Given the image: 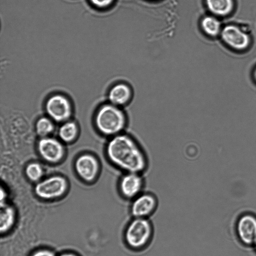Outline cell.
<instances>
[{
  "instance_id": "cell-1",
  "label": "cell",
  "mask_w": 256,
  "mask_h": 256,
  "mask_svg": "<svg viewBox=\"0 0 256 256\" xmlns=\"http://www.w3.org/2000/svg\"><path fill=\"white\" fill-rule=\"evenodd\" d=\"M106 153L110 162L122 173L144 174L148 169L146 152L138 140L126 132L110 138Z\"/></svg>"
},
{
  "instance_id": "cell-2",
  "label": "cell",
  "mask_w": 256,
  "mask_h": 256,
  "mask_svg": "<svg viewBox=\"0 0 256 256\" xmlns=\"http://www.w3.org/2000/svg\"><path fill=\"white\" fill-rule=\"evenodd\" d=\"M154 228L150 218L132 217L123 231L125 246L133 252H140L152 243Z\"/></svg>"
},
{
  "instance_id": "cell-3",
  "label": "cell",
  "mask_w": 256,
  "mask_h": 256,
  "mask_svg": "<svg viewBox=\"0 0 256 256\" xmlns=\"http://www.w3.org/2000/svg\"><path fill=\"white\" fill-rule=\"evenodd\" d=\"M96 122L99 130L110 138L126 132L129 122L128 114L124 108L110 102L98 110Z\"/></svg>"
},
{
  "instance_id": "cell-4",
  "label": "cell",
  "mask_w": 256,
  "mask_h": 256,
  "mask_svg": "<svg viewBox=\"0 0 256 256\" xmlns=\"http://www.w3.org/2000/svg\"><path fill=\"white\" fill-rule=\"evenodd\" d=\"M146 184L144 174L137 172L122 173L118 182V190L121 198L130 202L144 191Z\"/></svg>"
},
{
  "instance_id": "cell-5",
  "label": "cell",
  "mask_w": 256,
  "mask_h": 256,
  "mask_svg": "<svg viewBox=\"0 0 256 256\" xmlns=\"http://www.w3.org/2000/svg\"><path fill=\"white\" fill-rule=\"evenodd\" d=\"M130 202L129 211L133 218H150L158 206L156 196L151 192L145 190Z\"/></svg>"
},
{
  "instance_id": "cell-6",
  "label": "cell",
  "mask_w": 256,
  "mask_h": 256,
  "mask_svg": "<svg viewBox=\"0 0 256 256\" xmlns=\"http://www.w3.org/2000/svg\"><path fill=\"white\" fill-rule=\"evenodd\" d=\"M67 188V182L63 177L56 176L38 183L34 188L36 194L40 198L51 199L62 195Z\"/></svg>"
},
{
  "instance_id": "cell-7",
  "label": "cell",
  "mask_w": 256,
  "mask_h": 256,
  "mask_svg": "<svg viewBox=\"0 0 256 256\" xmlns=\"http://www.w3.org/2000/svg\"><path fill=\"white\" fill-rule=\"evenodd\" d=\"M46 108L49 116L58 122L68 120L72 113L71 104L68 100L64 95H52L47 100Z\"/></svg>"
},
{
  "instance_id": "cell-8",
  "label": "cell",
  "mask_w": 256,
  "mask_h": 256,
  "mask_svg": "<svg viewBox=\"0 0 256 256\" xmlns=\"http://www.w3.org/2000/svg\"><path fill=\"white\" fill-rule=\"evenodd\" d=\"M38 147L42 158L50 162H58L64 156L62 145L54 138L43 137L39 140Z\"/></svg>"
},
{
  "instance_id": "cell-9",
  "label": "cell",
  "mask_w": 256,
  "mask_h": 256,
  "mask_svg": "<svg viewBox=\"0 0 256 256\" xmlns=\"http://www.w3.org/2000/svg\"><path fill=\"white\" fill-rule=\"evenodd\" d=\"M75 166L78 174L88 182L94 179L98 170V164L96 159L88 154L79 156L76 160Z\"/></svg>"
},
{
  "instance_id": "cell-10",
  "label": "cell",
  "mask_w": 256,
  "mask_h": 256,
  "mask_svg": "<svg viewBox=\"0 0 256 256\" xmlns=\"http://www.w3.org/2000/svg\"><path fill=\"white\" fill-rule=\"evenodd\" d=\"M221 36L224 42L236 49H244L249 44L248 34L234 26H226L222 31Z\"/></svg>"
},
{
  "instance_id": "cell-11",
  "label": "cell",
  "mask_w": 256,
  "mask_h": 256,
  "mask_svg": "<svg viewBox=\"0 0 256 256\" xmlns=\"http://www.w3.org/2000/svg\"><path fill=\"white\" fill-rule=\"evenodd\" d=\"M132 98V92L130 88L124 83L114 86L108 93L110 103L122 108L130 104Z\"/></svg>"
},
{
  "instance_id": "cell-12",
  "label": "cell",
  "mask_w": 256,
  "mask_h": 256,
  "mask_svg": "<svg viewBox=\"0 0 256 256\" xmlns=\"http://www.w3.org/2000/svg\"><path fill=\"white\" fill-rule=\"evenodd\" d=\"M238 232L244 243L256 242V218L250 215L242 216L238 224Z\"/></svg>"
},
{
  "instance_id": "cell-13",
  "label": "cell",
  "mask_w": 256,
  "mask_h": 256,
  "mask_svg": "<svg viewBox=\"0 0 256 256\" xmlns=\"http://www.w3.org/2000/svg\"><path fill=\"white\" fill-rule=\"evenodd\" d=\"M208 10L217 15H226L229 14L233 8L232 0H206Z\"/></svg>"
},
{
  "instance_id": "cell-14",
  "label": "cell",
  "mask_w": 256,
  "mask_h": 256,
  "mask_svg": "<svg viewBox=\"0 0 256 256\" xmlns=\"http://www.w3.org/2000/svg\"><path fill=\"white\" fill-rule=\"evenodd\" d=\"M14 210L10 206L4 204L1 206L0 227L1 232H5L8 230L14 224Z\"/></svg>"
},
{
  "instance_id": "cell-15",
  "label": "cell",
  "mask_w": 256,
  "mask_h": 256,
  "mask_svg": "<svg viewBox=\"0 0 256 256\" xmlns=\"http://www.w3.org/2000/svg\"><path fill=\"white\" fill-rule=\"evenodd\" d=\"M200 24L204 33L210 36H216L220 31V22L212 16L204 17L201 20Z\"/></svg>"
},
{
  "instance_id": "cell-16",
  "label": "cell",
  "mask_w": 256,
  "mask_h": 256,
  "mask_svg": "<svg viewBox=\"0 0 256 256\" xmlns=\"http://www.w3.org/2000/svg\"><path fill=\"white\" fill-rule=\"evenodd\" d=\"M76 126L74 122H69L64 124L60 128L58 135L64 142H70L76 136Z\"/></svg>"
},
{
  "instance_id": "cell-17",
  "label": "cell",
  "mask_w": 256,
  "mask_h": 256,
  "mask_svg": "<svg viewBox=\"0 0 256 256\" xmlns=\"http://www.w3.org/2000/svg\"><path fill=\"white\" fill-rule=\"evenodd\" d=\"M37 134L42 137H46L54 130V125L51 120L45 117L39 118L36 125Z\"/></svg>"
},
{
  "instance_id": "cell-18",
  "label": "cell",
  "mask_w": 256,
  "mask_h": 256,
  "mask_svg": "<svg viewBox=\"0 0 256 256\" xmlns=\"http://www.w3.org/2000/svg\"><path fill=\"white\" fill-rule=\"evenodd\" d=\"M26 174L32 181L38 180L43 175V170L38 163L32 162L28 164L26 168Z\"/></svg>"
},
{
  "instance_id": "cell-19",
  "label": "cell",
  "mask_w": 256,
  "mask_h": 256,
  "mask_svg": "<svg viewBox=\"0 0 256 256\" xmlns=\"http://www.w3.org/2000/svg\"><path fill=\"white\" fill-rule=\"evenodd\" d=\"M115 0H89L90 3L98 8H104L111 6Z\"/></svg>"
},
{
  "instance_id": "cell-20",
  "label": "cell",
  "mask_w": 256,
  "mask_h": 256,
  "mask_svg": "<svg viewBox=\"0 0 256 256\" xmlns=\"http://www.w3.org/2000/svg\"><path fill=\"white\" fill-rule=\"evenodd\" d=\"M32 256H55L50 250H42L35 252Z\"/></svg>"
},
{
  "instance_id": "cell-21",
  "label": "cell",
  "mask_w": 256,
  "mask_h": 256,
  "mask_svg": "<svg viewBox=\"0 0 256 256\" xmlns=\"http://www.w3.org/2000/svg\"><path fill=\"white\" fill-rule=\"evenodd\" d=\"M60 256H76L74 254L71 253H66L62 254Z\"/></svg>"
},
{
  "instance_id": "cell-22",
  "label": "cell",
  "mask_w": 256,
  "mask_h": 256,
  "mask_svg": "<svg viewBox=\"0 0 256 256\" xmlns=\"http://www.w3.org/2000/svg\"><path fill=\"white\" fill-rule=\"evenodd\" d=\"M255 77H256V72H255Z\"/></svg>"
},
{
  "instance_id": "cell-23",
  "label": "cell",
  "mask_w": 256,
  "mask_h": 256,
  "mask_svg": "<svg viewBox=\"0 0 256 256\" xmlns=\"http://www.w3.org/2000/svg\"></svg>"
}]
</instances>
